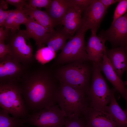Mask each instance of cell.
<instances>
[{
    "instance_id": "cell-9",
    "label": "cell",
    "mask_w": 127,
    "mask_h": 127,
    "mask_svg": "<svg viewBox=\"0 0 127 127\" xmlns=\"http://www.w3.org/2000/svg\"><path fill=\"white\" fill-rule=\"evenodd\" d=\"M109 41L112 48L127 46V12L113 22L108 29L98 35Z\"/></svg>"
},
{
    "instance_id": "cell-28",
    "label": "cell",
    "mask_w": 127,
    "mask_h": 127,
    "mask_svg": "<svg viewBox=\"0 0 127 127\" xmlns=\"http://www.w3.org/2000/svg\"><path fill=\"white\" fill-rule=\"evenodd\" d=\"M52 1V0H29L28 4L33 8H44L47 9L50 6Z\"/></svg>"
},
{
    "instance_id": "cell-1",
    "label": "cell",
    "mask_w": 127,
    "mask_h": 127,
    "mask_svg": "<svg viewBox=\"0 0 127 127\" xmlns=\"http://www.w3.org/2000/svg\"><path fill=\"white\" fill-rule=\"evenodd\" d=\"M19 83L28 111L35 113L56 104L59 86L51 72L46 69H27Z\"/></svg>"
},
{
    "instance_id": "cell-37",
    "label": "cell",
    "mask_w": 127,
    "mask_h": 127,
    "mask_svg": "<svg viewBox=\"0 0 127 127\" xmlns=\"http://www.w3.org/2000/svg\"></svg>"
},
{
    "instance_id": "cell-30",
    "label": "cell",
    "mask_w": 127,
    "mask_h": 127,
    "mask_svg": "<svg viewBox=\"0 0 127 127\" xmlns=\"http://www.w3.org/2000/svg\"><path fill=\"white\" fill-rule=\"evenodd\" d=\"M8 55H11L9 45L5 43V41H0V59Z\"/></svg>"
},
{
    "instance_id": "cell-26",
    "label": "cell",
    "mask_w": 127,
    "mask_h": 127,
    "mask_svg": "<svg viewBox=\"0 0 127 127\" xmlns=\"http://www.w3.org/2000/svg\"><path fill=\"white\" fill-rule=\"evenodd\" d=\"M127 12V0H120L115 10L113 17V22Z\"/></svg>"
},
{
    "instance_id": "cell-12",
    "label": "cell",
    "mask_w": 127,
    "mask_h": 127,
    "mask_svg": "<svg viewBox=\"0 0 127 127\" xmlns=\"http://www.w3.org/2000/svg\"><path fill=\"white\" fill-rule=\"evenodd\" d=\"M91 34L86 45V50L89 60L92 63L100 64L106 52L105 43L106 40L97 36V31L91 30Z\"/></svg>"
},
{
    "instance_id": "cell-36",
    "label": "cell",
    "mask_w": 127,
    "mask_h": 127,
    "mask_svg": "<svg viewBox=\"0 0 127 127\" xmlns=\"http://www.w3.org/2000/svg\"><path fill=\"white\" fill-rule=\"evenodd\" d=\"M124 111L127 115V109H125Z\"/></svg>"
},
{
    "instance_id": "cell-3",
    "label": "cell",
    "mask_w": 127,
    "mask_h": 127,
    "mask_svg": "<svg viewBox=\"0 0 127 127\" xmlns=\"http://www.w3.org/2000/svg\"><path fill=\"white\" fill-rule=\"evenodd\" d=\"M87 62L76 61L61 67L56 71V78L59 82L88 94L92 67Z\"/></svg>"
},
{
    "instance_id": "cell-4",
    "label": "cell",
    "mask_w": 127,
    "mask_h": 127,
    "mask_svg": "<svg viewBox=\"0 0 127 127\" xmlns=\"http://www.w3.org/2000/svg\"><path fill=\"white\" fill-rule=\"evenodd\" d=\"M0 106L12 116L22 119L27 117L28 111L19 82L0 83Z\"/></svg>"
},
{
    "instance_id": "cell-15",
    "label": "cell",
    "mask_w": 127,
    "mask_h": 127,
    "mask_svg": "<svg viewBox=\"0 0 127 127\" xmlns=\"http://www.w3.org/2000/svg\"><path fill=\"white\" fill-rule=\"evenodd\" d=\"M27 36L29 39L34 40L36 45L40 46L45 44L50 33L43 26L37 22L33 17L29 16L24 24Z\"/></svg>"
},
{
    "instance_id": "cell-16",
    "label": "cell",
    "mask_w": 127,
    "mask_h": 127,
    "mask_svg": "<svg viewBox=\"0 0 127 127\" xmlns=\"http://www.w3.org/2000/svg\"><path fill=\"white\" fill-rule=\"evenodd\" d=\"M82 11L75 7H70L62 23L64 30L71 36L82 26Z\"/></svg>"
},
{
    "instance_id": "cell-34",
    "label": "cell",
    "mask_w": 127,
    "mask_h": 127,
    "mask_svg": "<svg viewBox=\"0 0 127 127\" xmlns=\"http://www.w3.org/2000/svg\"><path fill=\"white\" fill-rule=\"evenodd\" d=\"M107 8L111 5L119 2V0H99Z\"/></svg>"
},
{
    "instance_id": "cell-18",
    "label": "cell",
    "mask_w": 127,
    "mask_h": 127,
    "mask_svg": "<svg viewBox=\"0 0 127 127\" xmlns=\"http://www.w3.org/2000/svg\"><path fill=\"white\" fill-rule=\"evenodd\" d=\"M71 7L70 0H53L49 7L45 11L49 15L56 26L61 24Z\"/></svg>"
},
{
    "instance_id": "cell-24",
    "label": "cell",
    "mask_w": 127,
    "mask_h": 127,
    "mask_svg": "<svg viewBox=\"0 0 127 127\" xmlns=\"http://www.w3.org/2000/svg\"><path fill=\"white\" fill-rule=\"evenodd\" d=\"M25 12L23 9H20L15 17L11 32H13L19 30L20 25L24 24L28 17Z\"/></svg>"
},
{
    "instance_id": "cell-20",
    "label": "cell",
    "mask_w": 127,
    "mask_h": 127,
    "mask_svg": "<svg viewBox=\"0 0 127 127\" xmlns=\"http://www.w3.org/2000/svg\"><path fill=\"white\" fill-rule=\"evenodd\" d=\"M23 10L27 15L33 18L49 33L55 30L54 28L56 25L49 15L45 11L33 8L28 4L24 6Z\"/></svg>"
},
{
    "instance_id": "cell-27",
    "label": "cell",
    "mask_w": 127,
    "mask_h": 127,
    "mask_svg": "<svg viewBox=\"0 0 127 127\" xmlns=\"http://www.w3.org/2000/svg\"><path fill=\"white\" fill-rule=\"evenodd\" d=\"M93 0H70L71 7H76L83 12L93 2Z\"/></svg>"
},
{
    "instance_id": "cell-13",
    "label": "cell",
    "mask_w": 127,
    "mask_h": 127,
    "mask_svg": "<svg viewBox=\"0 0 127 127\" xmlns=\"http://www.w3.org/2000/svg\"><path fill=\"white\" fill-rule=\"evenodd\" d=\"M101 71L107 79L111 83L116 91L127 101L126 83L119 77L114 70L106 55V52L103 56L102 62L99 64Z\"/></svg>"
},
{
    "instance_id": "cell-19",
    "label": "cell",
    "mask_w": 127,
    "mask_h": 127,
    "mask_svg": "<svg viewBox=\"0 0 127 127\" xmlns=\"http://www.w3.org/2000/svg\"><path fill=\"white\" fill-rule=\"evenodd\" d=\"M115 90L113 92L109 105L106 108V112L117 127H127V115L120 107L115 99Z\"/></svg>"
},
{
    "instance_id": "cell-14",
    "label": "cell",
    "mask_w": 127,
    "mask_h": 127,
    "mask_svg": "<svg viewBox=\"0 0 127 127\" xmlns=\"http://www.w3.org/2000/svg\"><path fill=\"white\" fill-rule=\"evenodd\" d=\"M106 55L114 70L122 79L123 73L127 70V46L107 48Z\"/></svg>"
},
{
    "instance_id": "cell-2",
    "label": "cell",
    "mask_w": 127,
    "mask_h": 127,
    "mask_svg": "<svg viewBox=\"0 0 127 127\" xmlns=\"http://www.w3.org/2000/svg\"><path fill=\"white\" fill-rule=\"evenodd\" d=\"M57 103L66 117H84L91 107L88 94L59 82Z\"/></svg>"
},
{
    "instance_id": "cell-33",
    "label": "cell",
    "mask_w": 127,
    "mask_h": 127,
    "mask_svg": "<svg viewBox=\"0 0 127 127\" xmlns=\"http://www.w3.org/2000/svg\"><path fill=\"white\" fill-rule=\"evenodd\" d=\"M4 27L0 28V41H5L9 35V29L8 28L3 29Z\"/></svg>"
},
{
    "instance_id": "cell-29",
    "label": "cell",
    "mask_w": 127,
    "mask_h": 127,
    "mask_svg": "<svg viewBox=\"0 0 127 127\" xmlns=\"http://www.w3.org/2000/svg\"><path fill=\"white\" fill-rule=\"evenodd\" d=\"M20 9L16 8L15 10H11L6 19L3 27L11 30L12 29L15 17Z\"/></svg>"
},
{
    "instance_id": "cell-22",
    "label": "cell",
    "mask_w": 127,
    "mask_h": 127,
    "mask_svg": "<svg viewBox=\"0 0 127 127\" xmlns=\"http://www.w3.org/2000/svg\"><path fill=\"white\" fill-rule=\"evenodd\" d=\"M9 114L2 109H0V127H21L25 124L23 119L11 117Z\"/></svg>"
},
{
    "instance_id": "cell-8",
    "label": "cell",
    "mask_w": 127,
    "mask_h": 127,
    "mask_svg": "<svg viewBox=\"0 0 127 127\" xmlns=\"http://www.w3.org/2000/svg\"><path fill=\"white\" fill-rule=\"evenodd\" d=\"M66 117L56 104L34 113L23 119L25 123L37 127H64Z\"/></svg>"
},
{
    "instance_id": "cell-21",
    "label": "cell",
    "mask_w": 127,
    "mask_h": 127,
    "mask_svg": "<svg viewBox=\"0 0 127 127\" xmlns=\"http://www.w3.org/2000/svg\"><path fill=\"white\" fill-rule=\"evenodd\" d=\"M71 37L63 28L55 30L50 33L45 44L53 51L57 52L62 50L66 43L67 40Z\"/></svg>"
},
{
    "instance_id": "cell-17",
    "label": "cell",
    "mask_w": 127,
    "mask_h": 127,
    "mask_svg": "<svg viewBox=\"0 0 127 127\" xmlns=\"http://www.w3.org/2000/svg\"><path fill=\"white\" fill-rule=\"evenodd\" d=\"M86 127H117L107 113L90 107L85 116Z\"/></svg>"
},
{
    "instance_id": "cell-32",
    "label": "cell",
    "mask_w": 127,
    "mask_h": 127,
    "mask_svg": "<svg viewBox=\"0 0 127 127\" xmlns=\"http://www.w3.org/2000/svg\"><path fill=\"white\" fill-rule=\"evenodd\" d=\"M11 10H4L0 8V25L3 27L7 17Z\"/></svg>"
},
{
    "instance_id": "cell-23",
    "label": "cell",
    "mask_w": 127,
    "mask_h": 127,
    "mask_svg": "<svg viewBox=\"0 0 127 127\" xmlns=\"http://www.w3.org/2000/svg\"><path fill=\"white\" fill-rule=\"evenodd\" d=\"M56 53L47 47H43L37 51L36 56L41 63L44 64L53 59L55 57Z\"/></svg>"
},
{
    "instance_id": "cell-11",
    "label": "cell",
    "mask_w": 127,
    "mask_h": 127,
    "mask_svg": "<svg viewBox=\"0 0 127 127\" xmlns=\"http://www.w3.org/2000/svg\"><path fill=\"white\" fill-rule=\"evenodd\" d=\"M107 10L99 0H93L83 12L82 27L97 32Z\"/></svg>"
},
{
    "instance_id": "cell-25",
    "label": "cell",
    "mask_w": 127,
    "mask_h": 127,
    "mask_svg": "<svg viewBox=\"0 0 127 127\" xmlns=\"http://www.w3.org/2000/svg\"><path fill=\"white\" fill-rule=\"evenodd\" d=\"M65 127H86L84 117H66Z\"/></svg>"
},
{
    "instance_id": "cell-10",
    "label": "cell",
    "mask_w": 127,
    "mask_h": 127,
    "mask_svg": "<svg viewBox=\"0 0 127 127\" xmlns=\"http://www.w3.org/2000/svg\"><path fill=\"white\" fill-rule=\"evenodd\" d=\"M26 68L8 55L0 59V83L19 82Z\"/></svg>"
},
{
    "instance_id": "cell-35",
    "label": "cell",
    "mask_w": 127,
    "mask_h": 127,
    "mask_svg": "<svg viewBox=\"0 0 127 127\" xmlns=\"http://www.w3.org/2000/svg\"><path fill=\"white\" fill-rule=\"evenodd\" d=\"M8 4L5 1L0 0V8L3 10H6L8 8Z\"/></svg>"
},
{
    "instance_id": "cell-31",
    "label": "cell",
    "mask_w": 127,
    "mask_h": 127,
    "mask_svg": "<svg viewBox=\"0 0 127 127\" xmlns=\"http://www.w3.org/2000/svg\"><path fill=\"white\" fill-rule=\"evenodd\" d=\"M26 0H6L8 4L13 5L19 9H23L24 6L27 4Z\"/></svg>"
},
{
    "instance_id": "cell-7",
    "label": "cell",
    "mask_w": 127,
    "mask_h": 127,
    "mask_svg": "<svg viewBox=\"0 0 127 127\" xmlns=\"http://www.w3.org/2000/svg\"><path fill=\"white\" fill-rule=\"evenodd\" d=\"M29 39L25 30H20L11 32L6 40L11 56L27 69L33 64L35 60L32 47L26 40Z\"/></svg>"
},
{
    "instance_id": "cell-5",
    "label": "cell",
    "mask_w": 127,
    "mask_h": 127,
    "mask_svg": "<svg viewBox=\"0 0 127 127\" xmlns=\"http://www.w3.org/2000/svg\"><path fill=\"white\" fill-rule=\"evenodd\" d=\"M101 71L99 64L92 63V78L88 95L91 107L106 113V107L115 90L109 88Z\"/></svg>"
},
{
    "instance_id": "cell-6",
    "label": "cell",
    "mask_w": 127,
    "mask_h": 127,
    "mask_svg": "<svg viewBox=\"0 0 127 127\" xmlns=\"http://www.w3.org/2000/svg\"><path fill=\"white\" fill-rule=\"evenodd\" d=\"M87 30L82 27L70 38L57 57L56 61V64L89 61L85 40V34Z\"/></svg>"
}]
</instances>
